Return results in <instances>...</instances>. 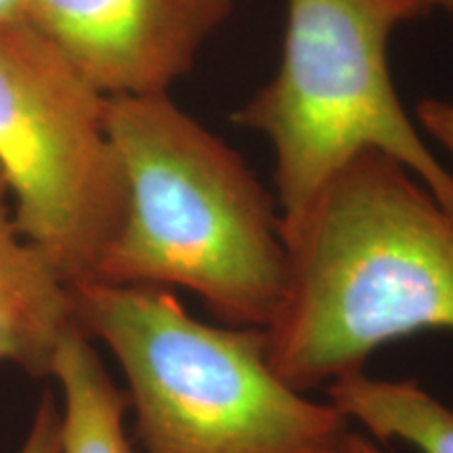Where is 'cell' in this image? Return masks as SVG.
<instances>
[{
  "mask_svg": "<svg viewBox=\"0 0 453 453\" xmlns=\"http://www.w3.org/2000/svg\"><path fill=\"white\" fill-rule=\"evenodd\" d=\"M281 235L286 290L263 330L292 388L365 372L395 340L453 332V208L395 157L357 156L281 220Z\"/></svg>",
  "mask_w": 453,
  "mask_h": 453,
  "instance_id": "1",
  "label": "cell"
},
{
  "mask_svg": "<svg viewBox=\"0 0 453 453\" xmlns=\"http://www.w3.org/2000/svg\"><path fill=\"white\" fill-rule=\"evenodd\" d=\"M124 212L95 280L185 288L214 319L267 327L288 280L280 212L234 147L168 93L107 97Z\"/></svg>",
  "mask_w": 453,
  "mask_h": 453,
  "instance_id": "2",
  "label": "cell"
},
{
  "mask_svg": "<svg viewBox=\"0 0 453 453\" xmlns=\"http://www.w3.org/2000/svg\"><path fill=\"white\" fill-rule=\"evenodd\" d=\"M70 288L81 332L122 367L143 453H338L350 433L277 376L263 327L203 324L162 286Z\"/></svg>",
  "mask_w": 453,
  "mask_h": 453,
  "instance_id": "3",
  "label": "cell"
},
{
  "mask_svg": "<svg viewBox=\"0 0 453 453\" xmlns=\"http://www.w3.org/2000/svg\"><path fill=\"white\" fill-rule=\"evenodd\" d=\"M422 0H288L280 70L231 120L273 147L280 220H290L357 156L380 151L453 208V174L401 105L388 42L428 15Z\"/></svg>",
  "mask_w": 453,
  "mask_h": 453,
  "instance_id": "4",
  "label": "cell"
},
{
  "mask_svg": "<svg viewBox=\"0 0 453 453\" xmlns=\"http://www.w3.org/2000/svg\"><path fill=\"white\" fill-rule=\"evenodd\" d=\"M0 177L19 234L67 283L95 280L124 212L107 95L26 19L0 24Z\"/></svg>",
  "mask_w": 453,
  "mask_h": 453,
  "instance_id": "5",
  "label": "cell"
},
{
  "mask_svg": "<svg viewBox=\"0 0 453 453\" xmlns=\"http://www.w3.org/2000/svg\"><path fill=\"white\" fill-rule=\"evenodd\" d=\"M235 0H27L26 21L107 97L168 93Z\"/></svg>",
  "mask_w": 453,
  "mask_h": 453,
  "instance_id": "6",
  "label": "cell"
},
{
  "mask_svg": "<svg viewBox=\"0 0 453 453\" xmlns=\"http://www.w3.org/2000/svg\"><path fill=\"white\" fill-rule=\"evenodd\" d=\"M76 324L72 288L17 229L0 177V365L53 378L57 353Z\"/></svg>",
  "mask_w": 453,
  "mask_h": 453,
  "instance_id": "7",
  "label": "cell"
},
{
  "mask_svg": "<svg viewBox=\"0 0 453 453\" xmlns=\"http://www.w3.org/2000/svg\"><path fill=\"white\" fill-rule=\"evenodd\" d=\"M53 378L64 393V453H133L124 428V416L130 410L127 390L116 387L93 340L81 330H73L61 344Z\"/></svg>",
  "mask_w": 453,
  "mask_h": 453,
  "instance_id": "8",
  "label": "cell"
},
{
  "mask_svg": "<svg viewBox=\"0 0 453 453\" xmlns=\"http://www.w3.org/2000/svg\"><path fill=\"white\" fill-rule=\"evenodd\" d=\"M327 399L376 441H403L420 453H453V410L418 382L359 372L330 384Z\"/></svg>",
  "mask_w": 453,
  "mask_h": 453,
  "instance_id": "9",
  "label": "cell"
},
{
  "mask_svg": "<svg viewBox=\"0 0 453 453\" xmlns=\"http://www.w3.org/2000/svg\"><path fill=\"white\" fill-rule=\"evenodd\" d=\"M19 453H64L61 449V410L53 395H44L32 428Z\"/></svg>",
  "mask_w": 453,
  "mask_h": 453,
  "instance_id": "10",
  "label": "cell"
},
{
  "mask_svg": "<svg viewBox=\"0 0 453 453\" xmlns=\"http://www.w3.org/2000/svg\"><path fill=\"white\" fill-rule=\"evenodd\" d=\"M416 120L422 130L453 156V104L443 99H422L416 105Z\"/></svg>",
  "mask_w": 453,
  "mask_h": 453,
  "instance_id": "11",
  "label": "cell"
},
{
  "mask_svg": "<svg viewBox=\"0 0 453 453\" xmlns=\"http://www.w3.org/2000/svg\"><path fill=\"white\" fill-rule=\"evenodd\" d=\"M338 453H384L380 447L376 445V441L370 434H364V433H350L347 434V439H344V443L340 445Z\"/></svg>",
  "mask_w": 453,
  "mask_h": 453,
  "instance_id": "12",
  "label": "cell"
},
{
  "mask_svg": "<svg viewBox=\"0 0 453 453\" xmlns=\"http://www.w3.org/2000/svg\"><path fill=\"white\" fill-rule=\"evenodd\" d=\"M27 0H0V24L26 19Z\"/></svg>",
  "mask_w": 453,
  "mask_h": 453,
  "instance_id": "13",
  "label": "cell"
},
{
  "mask_svg": "<svg viewBox=\"0 0 453 453\" xmlns=\"http://www.w3.org/2000/svg\"><path fill=\"white\" fill-rule=\"evenodd\" d=\"M422 3L426 4L430 13H433V11L441 9V11H447V13L453 15V0H422Z\"/></svg>",
  "mask_w": 453,
  "mask_h": 453,
  "instance_id": "14",
  "label": "cell"
}]
</instances>
